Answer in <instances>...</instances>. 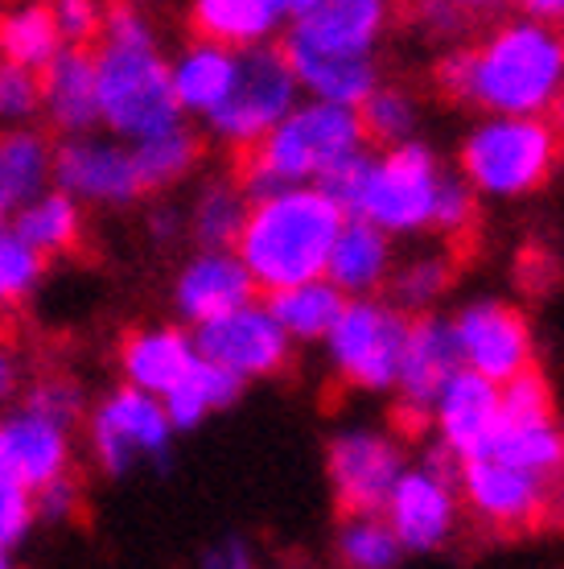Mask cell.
Segmentation results:
<instances>
[{
  "label": "cell",
  "mask_w": 564,
  "mask_h": 569,
  "mask_svg": "<svg viewBox=\"0 0 564 569\" xmlns=\"http://www.w3.org/2000/svg\"><path fill=\"white\" fill-rule=\"evenodd\" d=\"M342 211L318 186H293L260 199L243 214L240 264L255 289L281 293L296 284L325 281V260L342 231Z\"/></svg>",
  "instance_id": "cell-1"
},
{
  "label": "cell",
  "mask_w": 564,
  "mask_h": 569,
  "mask_svg": "<svg viewBox=\"0 0 564 569\" xmlns=\"http://www.w3.org/2000/svg\"><path fill=\"white\" fill-rule=\"evenodd\" d=\"M363 149H367V137H363L359 112L334 108V103H310L284 116L260 141L235 149V182L269 199V194L293 190L305 178H322L330 166Z\"/></svg>",
  "instance_id": "cell-2"
},
{
  "label": "cell",
  "mask_w": 564,
  "mask_h": 569,
  "mask_svg": "<svg viewBox=\"0 0 564 569\" xmlns=\"http://www.w3.org/2000/svg\"><path fill=\"white\" fill-rule=\"evenodd\" d=\"M470 103L494 116L532 120L564 91V29L507 21L479 46Z\"/></svg>",
  "instance_id": "cell-3"
},
{
  "label": "cell",
  "mask_w": 564,
  "mask_h": 569,
  "mask_svg": "<svg viewBox=\"0 0 564 569\" xmlns=\"http://www.w3.org/2000/svg\"><path fill=\"white\" fill-rule=\"evenodd\" d=\"M561 149L564 137L548 120L494 116L470 132L462 144V173L482 194L520 199V194H532L536 186L548 182L556 161H561Z\"/></svg>",
  "instance_id": "cell-4"
},
{
  "label": "cell",
  "mask_w": 564,
  "mask_h": 569,
  "mask_svg": "<svg viewBox=\"0 0 564 569\" xmlns=\"http://www.w3.org/2000/svg\"><path fill=\"white\" fill-rule=\"evenodd\" d=\"M99 112L128 137H165L178 129L173 74L153 54V42H99L95 50Z\"/></svg>",
  "instance_id": "cell-5"
},
{
  "label": "cell",
  "mask_w": 564,
  "mask_h": 569,
  "mask_svg": "<svg viewBox=\"0 0 564 569\" xmlns=\"http://www.w3.org/2000/svg\"><path fill=\"white\" fill-rule=\"evenodd\" d=\"M437 161L433 153L416 141L395 144L392 153L380 157L371 166V178L363 186V199L354 219H363L383 236H400V231H421L433 219V199H437Z\"/></svg>",
  "instance_id": "cell-6"
},
{
  "label": "cell",
  "mask_w": 564,
  "mask_h": 569,
  "mask_svg": "<svg viewBox=\"0 0 564 569\" xmlns=\"http://www.w3.org/2000/svg\"><path fill=\"white\" fill-rule=\"evenodd\" d=\"M296 79L284 62L281 46H252L243 58H235V83L226 91V100L211 112L214 129L226 141L252 144L264 132H272L284 116L293 112Z\"/></svg>",
  "instance_id": "cell-7"
},
{
  "label": "cell",
  "mask_w": 564,
  "mask_h": 569,
  "mask_svg": "<svg viewBox=\"0 0 564 569\" xmlns=\"http://www.w3.org/2000/svg\"><path fill=\"white\" fill-rule=\"evenodd\" d=\"M457 491L466 508L486 528L498 532H527V528L548 525L556 516V491L561 483L523 475V470L498 462V458H470L457 470Z\"/></svg>",
  "instance_id": "cell-8"
},
{
  "label": "cell",
  "mask_w": 564,
  "mask_h": 569,
  "mask_svg": "<svg viewBox=\"0 0 564 569\" xmlns=\"http://www.w3.org/2000/svg\"><path fill=\"white\" fill-rule=\"evenodd\" d=\"M404 335H409V322L400 310L371 298L346 301L342 318L330 330V356L351 385L380 392L395 385Z\"/></svg>",
  "instance_id": "cell-9"
},
{
  "label": "cell",
  "mask_w": 564,
  "mask_h": 569,
  "mask_svg": "<svg viewBox=\"0 0 564 569\" xmlns=\"http://www.w3.org/2000/svg\"><path fill=\"white\" fill-rule=\"evenodd\" d=\"M453 339H457V356L466 371L491 380L494 388H503L536 363L527 318L507 301H479L462 310V318L453 322Z\"/></svg>",
  "instance_id": "cell-10"
},
{
  "label": "cell",
  "mask_w": 564,
  "mask_h": 569,
  "mask_svg": "<svg viewBox=\"0 0 564 569\" xmlns=\"http://www.w3.org/2000/svg\"><path fill=\"white\" fill-rule=\"evenodd\" d=\"M400 475H404V458H400L392 438L346 433L330 446V483H334V499H339V512L346 520L383 516Z\"/></svg>",
  "instance_id": "cell-11"
},
{
  "label": "cell",
  "mask_w": 564,
  "mask_h": 569,
  "mask_svg": "<svg viewBox=\"0 0 564 569\" xmlns=\"http://www.w3.org/2000/svg\"><path fill=\"white\" fill-rule=\"evenodd\" d=\"M198 351L207 363L240 380L243 376H281L289 368V335L260 306H243L219 322H207L198 335Z\"/></svg>",
  "instance_id": "cell-12"
},
{
  "label": "cell",
  "mask_w": 564,
  "mask_h": 569,
  "mask_svg": "<svg viewBox=\"0 0 564 569\" xmlns=\"http://www.w3.org/2000/svg\"><path fill=\"white\" fill-rule=\"evenodd\" d=\"M284 17H293L284 46L310 54L371 58V46L383 29V4L375 0H305L284 4Z\"/></svg>",
  "instance_id": "cell-13"
},
{
  "label": "cell",
  "mask_w": 564,
  "mask_h": 569,
  "mask_svg": "<svg viewBox=\"0 0 564 569\" xmlns=\"http://www.w3.org/2000/svg\"><path fill=\"white\" fill-rule=\"evenodd\" d=\"M387 528L395 532L400 549H437L450 541L453 525H457V487L445 479L429 475V470H404L400 483L387 496Z\"/></svg>",
  "instance_id": "cell-14"
},
{
  "label": "cell",
  "mask_w": 564,
  "mask_h": 569,
  "mask_svg": "<svg viewBox=\"0 0 564 569\" xmlns=\"http://www.w3.org/2000/svg\"><path fill=\"white\" fill-rule=\"evenodd\" d=\"M457 371H462V356H457L453 322L433 318V313L409 322L404 351H400V371H395V385H400V397H404L400 405L429 413Z\"/></svg>",
  "instance_id": "cell-15"
},
{
  "label": "cell",
  "mask_w": 564,
  "mask_h": 569,
  "mask_svg": "<svg viewBox=\"0 0 564 569\" xmlns=\"http://www.w3.org/2000/svg\"><path fill=\"white\" fill-rule=\"evenodd\" d=\"M498 417H503L498 388L466 368L457 371L450 385H445V392L437 397L441 441H445V450L457 462L486 458L494 433H498Z\"/></svg>",
  "instance_id": "cell-16"
},
{
  "label": "cell",
  "mask_w": 564,
  "mask_h": 569,
  "mask_svg": "<svg viewBox=\"0 0 564 569\" xmlns=\"http://www.w3.org/2000/svg\"><path fill=\"white\" fill-rule=\"evenodd\" d=\"M165 433H170V421H165V409L149 400L141 388H124L115 392L103 409H99L95 421V446L99 458L108 470H124L128 462L144 450H161L165 446Z\"/></svg>",
  "instance_id": "cell-17"
},
{
  "label": "cell",
  "mask_w": 564,
  "mask_h": 569,
  "mask_svg": "<svg viewBox=\"0 0 564 569\" xmlns=\"http://www.w3.org/2000/svg\"><path fill=\"white\" fill-rule=\"evenodd\" d=\"M67 462V438L46 417H13L0 426V483L29 491L50 487Z\"/></svg>",
  "instance_id": "cell-18"
},
{
  "label": "cell",
  "mask_w": 564,
  "mask_h": 569,
  "mask_svg": "<svg viewBox=\"0 0 564 569\" xmlns=\"http://www.w3.org/2000/svg\"><path fill=\"white\" fill-rule=\"evenodd\" d=\"M252 293L255 284L248 277L235 257H226V252H211V257L194 260L190 269H185L182 284H178V301H182V310L190 318H198L202 327L207 322H219L226 313L243 310V306H252Z\"/></svg>",
  "instance_id": "cell-19"
},
{
  "label": "cell",
  "mask_w": 564,
  "mask_h": 569,
  "mask_svg": "<svg viewBox=\"0 0 564 569\" xmlns=\"http://www.w3.org/2000/svg\"><path fill=\"white\" fill-rule=\"evenodd\" d=\"M387 269H392L387 236L363 219H346L334 248H330V260H325V281L334 284L342 298L354 293V301H363L380 289Z\"/></svg>",
  "instance_id": "cell-20"
},
{
  "label": "cell",
  "mask_w": 564,
  "mask_h": 569,
  "mask_svg": "<svg viewBox=\"0 0 564 569\" xmlns=\"http://www.w3.org/2000/svg\"><path fill=\"white\" fill-rule=\"evenodd\" d=\"M284 62L293 71L296 83H305L318 96V103H334V108H363L367 96L380 83L375 58H339V54H310V50H293L281 46Z\"/></svg>",
  "instance_id": "cell-21"
},
{
  "label": "cell",
  "mask_w": 564,
  "mask_h": 569,
  "mask_svg": "<svg viewBox=\"0 0 564 569\" xmlns=\"http://www.w3.org/2000/svg\"><path fill=\"white\" fill-rule=\"evenodd\" d=\"M58 182L79 194H95V199H137L144 194L141 173L132 153L120 149H99V144H62L54 153Z\"/></svg>",
  "instance_id": "cell-22"
},
{
  "label": "cell",
  "mask_w": 564,
  "mask_h": 569,
  "mask_svg": "<svg viewBox=\"0 0 564 569\" xmlns=\"http://www.w3.org/2000/svg\"><path fill=\"white\" fill-rule=\"evenodd\" d=\"M284 17V4L272 0H202L190 13V29L202 46H255L260 38H269L276 21Z\"/></svg>",
  "instance_id": "cell-23"
},
{
  "label": "cell",
  "mask_w": 564,
  "mask_h": 569,
  "mask_svg": "<svg viewBox=\"0 0 564 569\" xmlns=\"http://www.w3.org/2000/svg\"><path fill=\"white\" fill-rule=\"evenodd\" d=\"M194 351L178 330H137L124 339V368L144 392H165L194 371Z\"/></svg>",
  "instance_id": "cell-24"
},
{
  "label": "cell",
  "mask_w": 564,
  "mask_h": 569,
  "mask_svg": "<svg viewBox=\"0 0 564 569\" xmlns=\"http://www.w3.org/2000/svg\"><path fill=\"white\" fill-rule=\"evenodd\" d=\"M46 100L54 108V120L67 129H87L99 116L95 91V46H71L58 54L46 71Z\"/></svg>",
  "instance_id": "cell-25"
},
{
  "label": "cell",
  "mask_w": 564,
  "mask_h": 569,
  "mask_svg": "<svg viewBox=\"0 0 564 569\" xmlns=\"http://www.w3.org/2000/svg\"><path fill=\"white\" fill-rule=\"evenodd\" d=\"M486 458H498L507 467L523 470V475H536L548 483H561L564 475V429L552 421H532V426H507L498 421Z\"/></svg>",
  "instance_id": "cell-26"
},
{
  "label": "cell",
  "mask_w": 564,
  "mask_h": 569,
  "mask_svg": "<svg viewBox=\"0 0 564 569\" xmlns=\"http://www.w3.org/2000/svg\"><path fill=\"white\" fill-rule=\"evenodd\" d=\"M272 322L284 330V335H296V339H330L334 322L346 310V298L330 281H310L296 284V289H281V293H269Z\"/></svg>",
  "instance_id": "cell-27"
},
{
  "label": "cell",
  "mask_w": 564,
  "mask_h": 569,
  "mask_svg": "<svg viewBox=\"0 0 564 569\" xmlns=\"http://www.w3.org/2000/svg\"><path fill=\"white\" fill-rule=\"evenodd\" d=\"M58 21L54 9H26V13L0 17V54L4 67L46 74L58 58Z\"/></svg>",
  "instance_id": "cell-28"
},
{
  "label": "cell",
  "mask_w": 564,
  "mask_h": 569,
  "mask_svg": "<svg viewBox=\"0 0 564 569\" xmlns=\"http://www.w3.org/2000/svg\"><path fill=\"white\" fill-rule=\"evenodd\" d=\"M231 83H235V54L219 50V46L198 42L182 58L178 74H173V96H178V108L185 103V108H207V112H214L226 100Z\"/></svg>",
  "instance_id": "cell-29"
},
{
  "label": "cell",
  "mask_w": 564,
  "mask_h": 569,
  "mask_svg": "<svg viewBox=\"0 0 564 569\" xmlns=\"http://www.w3.org/2000/svg\"><path fill=\"white\" fill-rule=\"evenodd\" d=\"M17 240L38 257H58V252H79L83 248V223L67 194H50L38 207H29L17 219Z\"/></svg>",
  "instance_id": "cell-30"
},
{
  "label": "cell",
  "mask_w": 564,
  "mask_h": 569,
  "mask_svg": "<svg viewBox=\"0 0 564 569\" xmlns=\"http://www.w3.org/2000/svg\"><path fill=\"white\" fill-rule=\"evenodd\" d=\"M50 170V144L42 132H4L0 137V202H21L42 186Z\"/></svg>",
  "instance_id": "cell-31"
},
{
  "label": "cell",
  "mask_w": 564,
  "mask_h": 569,
  "mask_svg": "<svg viewBox=\"0 0 564 569\" xmlns=\"http://www.w3.org/2000/svg\"><path fill=\"white\" fill-rule=\"evenodd\" d=\"M240 388H243L240 376H231V371L214 368V363H207V359H198L194 371L170 392V413L165 417H170L173 426H194L207 409H223V405H231V400L240 397Z\"/></svg>",
  "instance_id": "cell-32"
},
{
  "label": "cell",
  "mask_w": 564,
  "mask_h": 569,
  "mask_svg": "<svg viewBox=\"0 0 564 569\" xmlns=\"http://www.w3.org/2000/svg\"><path fill=\"white\" fill-rule=\"evenodd\" d=\"M342 561L351 569H392L400 561V541L383 516H359L346 520L339 537Z\"/></svg>",
  "instance_id": "cell-33"
},
{
  "label": "cell",
  "mask_w": 564,
  "mask_h": 569,
  "mask_svg": "<svg viewBox=\"0 0 564 569\" xmlns=\"http://www.w3.org/2000/svg\"><path fill=\"white\" fill-rule=\"evenodd\" d=\"M194 157H198L194 137L185 129H173V132H165V137L144 141L141 149L132 153V161H137V173H141L144 190H157V186L182 178V173L194 166Z\"/></svg>",
  "instance_id": "cell-34"
},
{
  "label": "cell",
  "mask_w": 564,
  "mask_h": 569,
  "mask_svg": "<svg viewBox=\"0 0 564 569\" xmlns=\"http://www.w3.org/2000/svg\"><path fill=\"white\" fill-rule=\"evenodd\" d=\"M412 120H416L412 100L404 91H392V87H375L367 103L359 108V124H363V137L371 144H404V137L412 132Z\"/></svg>",
  "instance_id": "cell-35"
},
{
  "label": "cell",
  "mask_w": 564,
  "mask_h": 569,
  "mask_svg": "<svg viewBox=\"0 0 564 569\" xmlns=\"http://www.w3.org/2000/svg\"><path fill=\"white\" fill-rule=\"evenodd\" d=\"M498 405L507 426H532V421H552V388L544 380V371L532 363L527 371H520L515 380L498 388Z\"/></svg>",
  "instance_id": "cell-36"
},
{
  "label": "cell",
  "mask_w": 564,
  "mask_h": 569,
  "mask_svg": "<svg viewBox=\"0 0 564 569\" xmlns=\"http://www.w3.org/2000/svg\"><path fill=\"white\" fill-rule=\"evenodd\" d=\"M450 281H453V260L450 257H424V260H412L409 269L392 281V289L404 306L421 310V306H429L437 293H445Z\"/></svg>",
  "instance_id": "cell-37"
},
{
  "label": "cell",
  "mask_w": 564,
  "mask_h": 569,
  "mask_svg": "<svg viewBox=\"0 0 564 569\" xmlns=\"http://www.w3.org/2000/svg\"><path fill=\"white\" fill-rule=\"evenodd\" d=\"M243 207L231 190H211L202 207H198V236L211 243V248H226V243L240 240L243 228Z\"/></svg>",
  "instance_id": "cell-38"
},
{
  "label": "cell",
  "mask_w": 564,
  "mask_h": 569,
  "mask_svg": "<svg viewBox=\"0 0 564 569\" xmlns=\"http://www.w3.org/2000/svg\"><path fill=\"white\" fill-rule=\"evenodd\" d=\"M470 223H474V194H470V186L453 182V178H441L429 228H437L441 236H450V243H453V240H462V231H466Z\"/></svg>",
  "instance_id": "cell-39"
},
{
  "label": "cell",
  "mask_w": 564,
  "mask_h": 569,
  "mask_svg": "<svg viewBox=\"0 0 564 569\" xmlns=\"http://www.w3.org/2000/svg\"><path fill=\"white\" fill-rule=\"evenodd\" d=\"M42 272V257L29 252L21 240H4L0 236V301H13L21 298L29 284L38 281Z\"/></svg>",
  "instance_id": "cell-40"
},
{
  "label": "cell",
  "mask_w": 564,
  "mask_h": 569,
  "mask_svg": "<svg viewBox=\"0 0 564 569\" xmlns=\"http://www.w3.org/2000/svg\"><path fill=\"white\" fill-rule=\"evenodd\" d=\"M46 100V74L0 67V116H26Z\"/></svg>",
  "instance_id": "cell-41"
},
{
  "label": "cell",
  "mask_w": 564,
  "mask_h": 569,
  "mask_svg": "<svg viewBox=\"0 0 564 569\" xmlns=\"http://www.w3.org/2000/svg\"><path fill=\"white\" fill-rule=\"evenodd\" d=\"M437 87L445 100L470 103V87H474V54L470 50H453L437 62Z\"/></svg>",
  "instance_id": "cell-42"
},
{
  "label": "cell",
  "mask_w": 564,
  "mask_h": 569,
  "mask_svg": "<svg viewBox=\"0 0 564 569\" xmlns=\"http://www.w3.org/2000/svg\"><path fill=\"white\" fill-rule=\"evenodd\" d=\"M515 277H520V284L527 293H544L556 281V260L544 248H527L520 257V264H515Z\"/></svg>",
  "instance_id": "cell-43"
},
{
  "label": "cell",
  "mask_w": 564,
  "mask_h": 569,
  "mask_svg": "<svg viewBox=\"0 0 564 569\" xmlns=\"http://www.w3.org/2000/svg\"><path fill=\"white\" fill-rule=\"evenodd\" d=\"M29 525V499L26 491H17V487L0 483V545L17 541Z\"/></svg>",
  "instance_id": "cell-44"
},
{
  "label": "cell",
  "mask_w": 564,
  "mask_h": 569,
  "mask_svg": "<svg viewBox=\"0 0 564 569\" xmlns=\"http://www.w3.org/2000/svg\"><path fill=\"white\" fill-rule=\"evenodd\" d=\"M523 17L527 21L540 17V26L564 29V0H532V4H523Z\"/></svg>",
  "instance_id": "cell-45"
},
{
  "label": "cell",
  "mask_w": 564,
  "mask_h": 569,
  "mask_svg": "<svg viewBox=\"0 0 564 569\" xmlns=\"http://www.w3.org/2000/svg\"><path fill=\"white\" fill-rule=\"evenodd\" d=\"M211 569H252V561H248V553H243L240 545H226L223 553L211 561Z\"/></svg>",
  "instance_id": "cell-46"
},
{
  "label": "cell",
  "mask_w": 564,
  "mask_h": 569,
  "mask_svg": "<svg viewBox=\"0 0 564 569\" xmlns=\"http://www.w3.org/2000/svg\"><path fill=\"white\" fill-rule=\"evenodd\" d=\"M13 388V359H9V347H0V397Z\"/></svg>",
  "instance_id": "cell-47"
},
{
  "label": "cell",
  "mask_w": 564,
  "mask_h": 569,
  "mask_svg": "<svg viewBox=\"0 0 564 569\" xmlns=\"http://www.w3.org/2000/svg\"><path fill=\"white\" fill-rule=\"evenodd\" d=\"M548 124L556 132H564V91L556 96V100H552V120H548Z\"/></svg>",
  "instance_id": "cell-48"
},
{
  "label": "cell",
  "mask_w": 564,
  "mask_h": 569,
  "mask_svg": "<svg viewBox=\"0 0 564 569\" xmlns=\"http://www.w3.org/2000/svg\"><path fill=\"white\" fill-rule=\"evenodd\" d=\"M0 569H9V561H4V553H0Z\"/></svg>",
  "instance_id": "cell-49"
},
{
  "label": "cell",
  "mask_w": 564,
  "mask_h": 569,
  "mask_svg": "<svg viewBox=\"0 0 564 569\" xmlns=\"http://www.w3.org/2000/svg\"><path fill=\"white\" fill-rule=\"evenodd\" d=\"M0 219H4V202H0Z\"/></svg>",
  "instance_id": "cell-50"
}]
</instances>
